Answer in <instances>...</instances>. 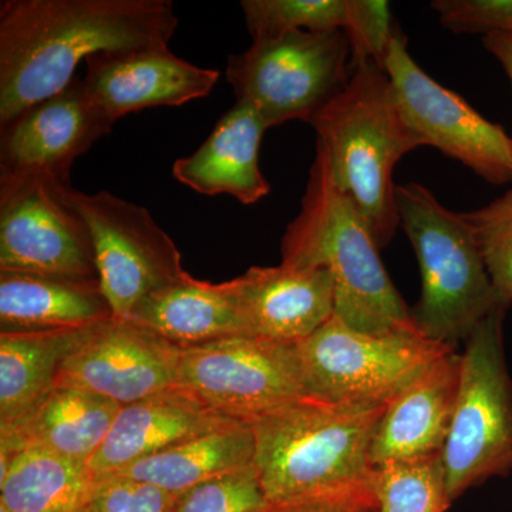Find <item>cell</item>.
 <instances>
[{
    "instance_id": "e575fe53",
    "label": "cell",
    "mask_w": 512,
    "mask_h": 512,
    "mask_svg": "<svg viewBox=\"0 0 512 512\" xmlns=\"http://www.w3.org/2000/svg\"><path fill=\"white\" fill-rule=\"evenodd\" d=\"M0 512H10V511L6 510V508L3 507V505H0Z\"/></svg>"
},
{
    "instance_id": "8fae6325",
    "label": "cell",
    "mask_w": 512,
    "mask_h": 512,
    "mask_svg": "<svg viewBox=\"0 0 512 512\" xmlns=\"http://www.w3.org/2000/svg\"><path fill=\"white\" fill-rule=\"evenodd\" d=\"M384 70L400 116L421 146L437 148L488 183L512 181V138L460 94L431 79L410 56L402 33L390 46Z\"/></svg>"
},
{
    "instance_id": "836d02e7",
    "label": "cell",
    "mask_w": 512,
    "mask_h": 512,
    "mask_svg": "<svg viewBox=\"0 0 512 512\" xmlns=\"http://www.w3.org/2000/svg\"><path fill=\"white\" fill-rule=\"evenodd\" d=\"M485 49L504 67L512 83V35H490L483 40Z\"/></svg>"
},
{
    "instance_id": "1f68e13d",
    "label": "cell",
    "mask_w": 512,
    "mask_h": 512,
    "mask_svg": "<svg viewBox=\"0 0 512 512\" xmlns=\"http://www.w3.org/2000/svg\"><path fill=\"white\" fill-rule=\"evenodd\" d=\"M430 6L450 32L512 35V0H434Z\"/></svg>"
},
{
    "instance_id": "3957f363",
    "label": "cell",
    "mask_w": 512,
    "mask_h": 512,
    "mask_svg": "<svg viewBox=\"0 0 512 512\" xmlns=\"http://www.w3.org/2000/svg\"><path fill=\"white\" fill-rule=\"evenodd\" d=\"M383 410L309 397L252 423V466L269 503L372 487L370 453Z\"/></svg>"
},
{
    "instance_id": "484cf974",
    "label": "cell",
    "mask_w": 512,
    "mask_h": 512,
    "mask_svg": "<svg viewBox=\"0 0 512 512\" xmlns=\"http://www.w3.org/2000/svg\"><path fill=\"white\" fill-rule=\"evenodd\" d=\"M379 512H446L448 494L443 456L373 467Z\"/></svg>"
},
{
    "instance_id": "cb8c5ba5",
    "label": "cell",
    "mask_w": 512,
    "mask_h": 512,
    "mask_svg": "<svg viewBox=\"0 0 512 512\" xmlns=\"http://www.w3.org/2000/svg\"><path fill=\"white\" fill-rule=\"evenodd\" d=\"M84 328L0 332V427L18 423L55 386Z\"/></svg>"
},
{
    "instance_id": "52a82bcc",
    "label": "cell",
    "mask_w": 512,
    "mask_h": 512,
    "mask_svg": "<svg viewBox=\"0 0 512 512\" xmlns=\"http://www.w3.org/2000/svg\"><path fill=\"white\" fill-rule=\"evenodd\" d=\"M495 309L461 355L460 384L443 451L451 501L512 471V382L505 362L503 320Z\"/></svg>"
},
{
    "instance_id": "5bb4252c",
    "label": "cell",
    "mask_w": 512,
    "mask_h": 512,
    "mask_svg": "<svg viewBox=\"0 0 512 512\" xmlns=\"http://www.w3.org/2000/svg\"><path fill=\"white\" fill-rule=\"evenodd\" d=\"M111 128L76 76L62 92L0 128V173L70 185L74 161Z\"/></svg>"
},
{
    "instance_id": "44dd1931",
    "label": "cell",
    "mask_w": 512,
    "mask_h": 512,
    "mask_svg": "<svg viewBox=\"0 0 512 512\" xmlns=\"http://www.w3.org/2000/svg\"><path fill=\"white\" fill-rule=\"evenodd\" d=\"M120 404L73 384L56 383L18 423L0 427L23 446L89 464L109 436Z\"/></svg>"
},
{
    "instance_id": "83f0119b",
    "label": "cell",
    "mask_w": 512,
    "mask_h": 512,
    "mask_svg": "<svg viewBox=\"0 0 512 512\" xmlns=\"http://www.w3.org/2000/svg\"><path fill=\"white\" fill-rule=\"evenodd\" d=\"M498 299L512 303V190L480 210L463 212Z\"/></svg>"
},
{
    "instance_id": "277c9868",
    "label": "cell",
    "mask_w": 512,
    "mask_h": 512,
    "mask_svg": "<svg viewBox=\"0 0 512 512\" xmlns=\"http://www.w3.org/2000/svg\"><path fill=\"white\" fill-rule=\"evenodd\" d=\"M333 181L365 218L380 249L400 227L394 168L421 147L404 124L389 76L373 62L356 64L348 86L313 117Z\"/></svg>"
},
{
    "instance_id": "4fadbf2b",
    "label": "cell",
    "mask_w": 512,
    "mask_h": 512,
    "mask_svg": "<svg viewBox=\"0 0 512 512\" xmlns=\"http://www.w3.org/2000/svg\"><path fill=\"white\" fill-rule=\"evenodd\" d=\"M181 348L128 319L86 326L56 383L73 384L120 406L177 384Z\"/></svg>"
},
{
    "instance_id": "5b68a950",
    "label": "cell",
    "mask_w": 512,
    "mask_h": 512,
    "mask_svg": "<svg viewBox=\"0 0 512 512\" xmlns=\"http://www.w3.org/2000/svg\"><path fill=\"white\" fill-rule=\"evenodd\" d=\"M400 227L420 266L421 296L410 309L421 335L457 348L501 308L463 212L447 210L423 185H396ZM508 308V306H505Z\"/></svg>"
},
{
    "instance_id": "d6986e66",
    "label": "cell",
    "mask_w": 512,
    "mask_h": 512,
    "mask_svg": "<svg viewBox=\"0 0 512 512\" xmlns=\"http://www.w3.org/2000/svg\"><path fill=\"white\" fill-rule=\"evenodd\" d=\"M266 130L261 116L237 101L197 151L175 161V180L198 194H227L241 204H256L271 192L259 167Z\"/></svg>"
},
{
    "instance_id": "7c38bea8",
    "label": "cell",
    "mask_w": 512,
    "mask_h": 512,
    "mask_svg": "<svg viewBox=\"0 0 512 512\" xmlns=\"http://www.w3.org/2000/svg\"><path fill=\"white\" fill-rule=\"evenodd\" d=\"M64 187L0 173V271L99 282L92 235Z\"/></svg>"
},
{
    "instance_id": "4dcf8cb0",
    "label": "cell",
    "mask_w": 512,
    "mask_h": 512,
    "mask_svg": "<svg viewBox=\"0 0 512 512\" xmlns=\"http://www.w3.org/2000/svg\"><path fill=\"white\" fill-rule=\"evenodd\" d=\"M177 495L123 476L97 478L83 512H173Z\"/></svg>"
},
{
    "instance_id": "ac0fdd59",
    "label": "cell",
    "mask_w": 512,
    "mask_h": 512,
    "mask_svg": "<svg viewBox=\"0 0 512 512\" xmlns=\"http://www.w3.org/2000/svg\"><path fill=\"white\" fill-rule=\"evenodd\" d=\"M235 421L238 420L212 409L191 390L175 384L121 406L109 436L89 467L96 478L110 476L143 458Z\"/></svg>"
},
{
    "instance_id": "7a4b0ae2",
    "label": "cell",
    "mask_w": 512,
    "mask_h": 512,
    "mask_svg": "<svg viewBox=\"0 0 512 512\" xmlns=\"http://www.w3.org/2000/svg\"><path fill=\"white\" fill-rule=\"evenodd\" d=\"M379 251L365 218L333 181L328 153L316 143L301 212L282 238V262L328 269L335 279V315L350 328H416Z\"/></svg>"
},
{
    "instance_id": "9c48e42d",
    "label": "cell",
    "mask_w": 512,
    "mask_h": 512,
    "mask_svg": "<svg viewBox=\"0 0 512 512\" xmlns=\"http://www.w3.org/2000/svg\"><path fill=\"white\" fill-rule=\"evenodd\" d=\"M177 384L248 424L309 399L296 345L251 335L181 348Z\"/></svg>"
},
{
    "instance_id": "6da1fadb",
    "label": "cell",
    "mask_w": 512,
    "mask_h": 512,
    "mask_svg": "<svg viewBox=\"0 0 512 512\" xmlns=\"http://www.w3.org/2000/svg\"><path fill=\"white\" fill-rule=\"evenodd\" d=\"M170 0H5L0 3V128L62 92L99 53L168 46Z\"/></svg>"
},
{
    "instance_id": "ffe728a7",
    "label": "cell",
    "mask_w": 512,
    "mask_h": 512,
    "mask_svg": "<svg viewBox=\"0 0 512 512\" xmlns=\"http://www.w3.org/2000/svg\"><path fill=\"white\" fill-rule=\"evenodd\" d=\"M178 348L249 335L231 281H198L190 274L151 292L127 318Z\"/></svg>"
},
{
    "instance_id": "d6a6232c",
    "label": "cell",
    "mask_w": 512,
    "mask_h": 512,
    "mask_svg": "<svg viewBox=\"0 0 512 512\" xmlns=\"http://www.w3.org/2000/svg\"><path fill=\"white\" fill-rule=\"evenodd\" d=\"M262 512H379V503L372 485L325 497L271 503Z\"/></svg>"
},
{
    "instance_id": "f546056e",
    "label": "cell",
    "mask_w": 512,
    "mask_h": 512,
    "mask_svg": "<svg viewBox=\"0 0 512 512\" xmlns=\"http://www.w3.org/2000/svg\"><path fill=\"white\" fill-rule=\"evenodd\" d=\"M343 32L348 35L352 67L373 62L383 69L390 46L400 35L384 0H349V22Z\"/></svg>"
},
{
    "instance_id": "30bf717a",
    "label": "cell",
    "mask_w": 512,
    "mask_h": 512,
    "mask_svg": "<svg viewBox=\"0 0 512 512\" xmlns=\"http://www.w3.org/2000/svg\"><path fill=\"white\" fill-rule=\"evenodd\" d=\"M63 194L89 227L101 292L114 318L127 319L141 299L187 274L173 239L147 208L72 185Z\"/></svg>"
},
{
    "instance_id": "f1b7e54d",
    "label": "cell",
    "mask_w": 512,
    "mask_h": 512,
    "mask_svg": "<svg viewBox=\"0 0 512 512\" xmlns=\"http://www.w3.org/2000/svg\"><path fill=\"white\" fill-rule=\"evenodd\" d=\"M269 504L254 466H249L178 494L173 512H262Z\"/></svg>"
},
{
    "instance_id": "8992f818",
    "label": "cell",
    "mask_w": 512,
    "mask_h": 512,
    "mask_svg": "<svg viewBox=\"0 0 512 512\" xmlns=\"http://www.w3.org/2000/svg\"><path fill=\"white\" fill-rule=\"evenodd\" d=\"M311 399L355 407H383L427 366L456 348L416 328L365 333L339 316L296 343Z\"/></svg>"
},
{
    "instance_id": "603a6c76",
    "label": "cell",
    "mask_w": 512,
    "mask_h": 512,
    "mask_svg": "<svg viewBox=\"0 0 512 512\" xmlns=\"http://www.w3.org/2000/svg\"><path fill=\"white\" fill-rule=\"evenodd\" d=\"M254 456V429L251 424L235 421L143 458L110 476L134 478L178 495L211 478L252 466Z\"/></svg>"
},
{
    "instance_id": "ba28073f",
    "label": "cell",
    "mask_w": 512,
    "mask_h": 512,
    "mask_svg": "<svg viewBox=\"0 0 512 512\" xmlns=\"http://www.w3.org/2000/svg\"><path fill=\"white\" fill-rule=\"evenodd\" d=\"M348 35L289 32L254 39L228 60L227 80L238 103L248 104L266 127L288 121L311 123L352 76Z\"/></svg>"
},
{
    "instance_id": "e0dca14e",
    "label": "cell",
    "mask_w": 512,
    "mask_h": 512,
    "mask_svg": "<svg viewBox=\"0 0 512 512\" xmlns=\"http://www.w3.org/2000/svg\"><path fill=\"white\" fill-rule=\"evenodd\" d=\"M461 355L441 356L384 406L372 466L443 456L460 384Z\"/></svg>"
},
{
    "instance_id": "d4e9b609",
    "label": "cell",
    "mask_w": 512,
    "mask_h": 512,
    "mask_svg": "<svg viewBox=\"0 0 512 512\" xmlns=\"http://www.w3.org/2000/svg\"><path fill=\"white\" fill-rule=\"evenodd\" d=\"M96 481L89 464L28 446L0 480V505L10 512H83Z\"/></svg>"
},
{
    "instance_id": "9a60e30c",
    "label": "cell",
    "mask_w": 512,
    "mask_h": 512,
    "mask_svg": "<svg viewBox=\"0 0 512 512\" xmlns=\"http://www.w3.org/2000/svg\"><path fill=\"white\" fill-rule=\"evenodd\" d=\"M86 66L87 97L113 126L137 111L204 99L220 79L218 70L195 66L168 46L99 53Z\"/></svg>"
},
{
    "instance_id": "4316f807",
    "label": "cell",
    "mask_w": 512,
    "mask_h": 512,
    "mask_svg": "<svg viewBox=\"0 0 512 512\" xmlns=\"http://www.w3.org/2000/svg\"><path fill=\"white\" fill-rule=\"evenodd\" d=\"M245 25L254 39L289 32H335L349 22V0H244Z\"/></svg>"
},
{
    "instance_id": "7402d4cb",
    "label": "cell",
    "mask_w": 512,
    "mask_h": 512,
    "mask_svg": "<svg viewBox=\"0 0 512 512\" xmlns=\"http://www.w3.org/2000/svg\"><path fill=\"white\" fill-rule=\"evenodd\" d=\"M113 316L99 282L0 271V330L76 329Z\"/></svg>"
},
{
    "instance_id": "2e32d148",
    "label": "cell",
    "mask_w": 512,
    "mask_h": 512,
    "mask_svg": "<svg viewBox=\"0 0 512 512\" xmlns=\"http://www.w3.org/2000/svg\"><path fill=\"white\" fill-rule=\"evenodd\" d=\"M231 284L251 336L296 345L335 315V279L328 269L252 266Z\"/></svg>"
}]
</instances>
